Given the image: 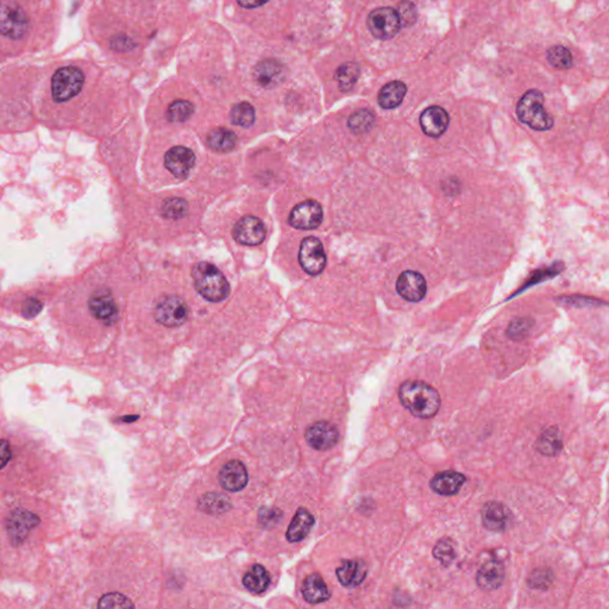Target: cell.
I'll return each mask as SVG.
<instances>
[{
	"instance_id": "31",
	"label": "cell",
	"mask_w": 609,
	"mask_h": 609,
	"mask_svg": "<svg viewBox=\"0 0 609 609\" xmlns=\"http://www.w3.org/2000/svg\"><path fill=\"white\" fill-rule=\"evenodd\" d=\"M375 125V116L367 109H362L351 114L347 121V126L356 135L368 133Z\"/></svg>"
},
{
	"instance_id": "26",
	"label": "cell",
	"mask_w": 609,
	"mask_h": 609,
	"mask_svg": "<svg viewBox=\"0 0 609 609\" xmlns=\"http://www.w3.org/2000/svg\"><path fill=\"white\" fill-rule=\"evenodd\" d=\"M198 508L204 513L219 515L231 510L233 503L226 495L221 493H207L199 499Z\"/></svg>"
},
{
	"instance_id": "39",
	"label": "cell",
	"mask_w": 609,
	"mask_h": 609,
	"mask_svg": "<svg viewBox=\"0 0 609 609\" xmlns=\"http://www.w3.org/2000/svg\"><path fill=\"white\" fill-rule=\"evenodd\" d=\"M433 557L436 560H441L445 567L453 563V560L456 557V550H455L453 541L451 539H448V538L438 541L433 548Z\"/></svg>"
},
{
	"instance_id": "28",
	"label": "cell",
	"mask_w": 609,
	"mask_h": 609,
	"mask_svg": "<svg viewBox=\"0 0 609 609\" xmlns=\"http://www.w3.org/2000/svg\"><path fill=\"white\" fill-rule=\"evenodd\" d=\"M271 584V575L266 567L255 564L243 577V586L254 594H261Z\"/></svg>"
},
{
	"instance_id": "18",
	"label": "cell",
	"mask_w": 609,
	"mask_h": 609,
	"mask_svg": "<svg viewBox=\"0 0 609 609\" xmlns=\"http://www.w3.org/2000/svg\"><path fill=\"white\" fill-rule=\"evenodd\" d=\"M285 69L282 63L268 59L259 62L254 70L256 82L263 88H274L285 80Z\"/></svg>"
},
{
	"instance_id": "6",
	"label": "cell",
	"mask_w": 609,
	"mask_h": 609,
	"mask_svg": "<svg viewBox=\"0 0 609 609\" xmlns=\"http://www.w3.org/2000/svg\"><path fill=\"white\" fill-rule=\"evenodd\" d=\"M367 24L374 37L379 39H389L399 32L401 27V17L399 12L394 8H376L370 13Z\"/></svg>"
},
{
	"instance_id": "13",
	"label": "cell",
	"mask_w": 609,
	"mask_h": 609,
	"mask_svg": "<svg viewBox=\"0 0 609 609\" xmlns=\"http://www.w3.org/2000/svg\"><path fill=\"white\" fill-rule=\"evenodd\" d=\"M88 309L95 319L107 325L113 324L118 316L117 304L109 290H99L92 294L88 300Z\"/></svg>"
},
{
	"instance_id": "22",
	"label": "cell",
	"mask_w": 609,
	"mask_h": 609,
	"mask_svg": "<svg viewBox=\"0 0 609 609\" xmlns=\"http://www.w3.org/2000/svg\"><path fill=\"white\" fill-rule=\"evenodd\" d=\"M465 484V476L461 472H439L431 480V489L443 495V496H453L461 491L462 486Z\"/></svg>"
},
{
	"instance_id": "30",
	"label": "cell",
	"mask_w": 609,
	"mask_h": 609,
	"mask_svg": "<svg viewBox=\"0 0 609 609\" xmlns=\"http://www.w3.org/2000/svg\"><path fill=\"white\" fill-rule=\"evenodd\" d=\"M563 263L557 262L555 263V264H552V266H548V268H544V269H539V271H534V273L531 275V278L525 282V285H522V288H519L518 292H515V293L510 297V300L512 297H517L519 294H522V292L529 290V288L533 287V285L556 278L557 275H560V273L563 271Z\"/></svg>"
},
{
	"instance_id": "12",
	"label": "cell",
	"mask_w": 609,
	"mask_h": 609,
	"mask_svg": "<svg viewBox=\"0 0 609 609\" xmlns=\"http://www.w3.org/2000/svg\"><path fill=\"white\" fill-rule=\"evenodd\" d=\"M266 230L263 221L254 216H247L238 221L233 228V238L243 245H259L266 238Z\"/></svg>"
},
{
	"instance_id": "38",
	"label": "cell",
	"mask_w": 609,
	"mask_h": 609,
	"mask_svg": "<svg viewBox=\"0 0 609 609\" xmlns=\"http://www.w3.org/2000/svg\"><path fill=\"white\" fill-rule=\"evenodd\" d=\"M560 304H565L569 307H576V309H583V307H598V306H605L607 302L605 301L596 299V297H584V295H563L557 299Z\"/></svg>"
},
{
	"instance_id": "24",
	"label": "cell",
	"mask_w": 609,
	"mask_h": 609,
	"mask_svg": "<svg viewBox=\"0 0 609 609\" xmlns=\"http://www.w3.org/2000/svg\"><path fill=\"white\" fill-rule=\"evenodd\" d=\"M301 593L304 600L312 605L323 603L331 598V593L319 574H312L306 577Z\"/></svg>"
},
{
	"instance_id": "20",
	"label": "cell",
	"mask_w": 609,
	"mask_h": 609,
	"mask_svg": "<svg viewBox=\"0 0 609 609\" xmlns=\"http://www.w3.org/2000/svg\"><path fill=\"white\" fill-rule=\"evenodd\" d=\"M338 581L345 588H356L366 579L368 567L362 560H344L336 571Z\"/></svg>"
},
{
	"instance_id": "29",
	"label": "cell",
	"mask_w": 609,
	"mask_h": 609,
	"mask_svg": "<svg viewBox=\"0 0 609 609\" xmlns=\"http://www.w3.org/2000/svg\"><path fill=\"white\" fill-rule=\"evenodd\" d=\"M207 142L209 147L216 152H228L236 147L237 136L230 130L216 128L209 133Z\"/></svg>"
},
{
	"instance_id": "33",
	"label": "cell",
	"mask_w": 609,
	"mask_h": 609,
	"mask_svg": "<svg viewBox=\"0 0 609 609\" xmlns=\"http://www.w3.org/2000/svg\"><path fill=\"white\" fill-rule=\"evenodd\" d=\"M230 118L235 125L249 128L255 122V109L247 102L237 104L231 110Z\"/></svg>"
},
{
	"instance_id": "10",
	"label": "cell",
	"mask_w": 609,
	"mask_h": 609,
	"mask_svg": "<svg viewBox=\"0 0 609 609\" xmlns=\"http://www.w3.org/2000/svg\"><path fill=\"white\" fill-rule=\"evenodd\" d=\"M323 221V209L316 200L297 204L290 214V224L300 230H314Z\"/></svg>"
},
{
	"instance_id": "5",
	"label": "cell",
	"mask_w": 609,
	"mask_h": 609,
	"mask_svg": "<svg viewBox=\"0 0 609 609\" xmlns=\"http://www.w3.org/2000/svg\"><path fill=\"white\" fill-rule=\"evenodd\" d=\"M188 306L183 297L178 295H168L156 304L154 316L157 323L167 328L181 326L188 319Z\"/></svg>"
},
{
	"instance_id": "25",
	"label": "cell",
	"mask_w": 609,
	"mask_h": 609,
	"mask_svg": "<svg viewBox=\"0 0 609 609\" xmlns=\"http://www.w3.org/2000/svg\"><path fill=\"white\" fill-rule=\"evenodd\" d=\"M536 448L544 456L553 457L560 455L563 449V438L558 427L550 426L543 431L538 438Z\"/></svg>"
},
{
	"instance_id": "19",
	"label": "cell",
	"mask_w": 609,
	"mask_h": 609,
	"mask_svg": "<svg viewBox=\"0 0 609 609\" xmlns=\"http://www.w3.org/2000/svg\"><path fill=\"white\" fill-rule=\"evenodd\" d=\"M424 133L431 137H439L449 126V114L443 107L431 106L424 111L420 117Z\"/></svg>"
},
{
	"instance_id": "41",
	"label": "cell",
	"mask_w": 609,
	"mask_h": 609,
	"mask_svg": "<svg viewBox=\"0 0 609 609\" xmlns=\"http://www.w3.org/2000/svg\"><path fill=\"white\" fill-rule=\"evenodd\" d=\"M552 572L548 569H536L531 572L529 577V586L534 589H548V586H551Z\"/></svg>"
},
{
	"instance_id": "36",
	"label": "cell",
	"mask_w": 609,
	"mask_h": 609,
	"mask_svg": "<svg viewBox=\"0 0 609 609\" xmlns=\"http://www.w3.org/2000/svg\"><path fill=\"white\" fill-rule=\"evenodd\" d=\"M98 609H135V605L125 595L109 593L100 598Z\"/></svg>"
},
{
	"instance_id": "16",
	"label": "cell",
	"mask_w": 609,
	"mask_h": 609,
	"mask_svg": "<svg viewBox=\"0 0 609 609\" xmlns=\"http://www.w3.org/2000/svg\"><path fill=\"white\" fill-rule=\"evenodd\" d=\"M218 479L225 491L236 493V491H243L244 488L247 487L249 475L245 465L242 462L233 460L223 465Z\"/></svg>"
},
{
	"instance_id": "44",
	"label": "cell",
	"mask_w": 609,
	"mask_h": 609,
	"mask_svg": "<svg viewBox=\"0 0 609 609\" xmlns=\"http://www.w3.org/2000/svg\"><path fill=\"white\" fill-rule=\"evenodd\" d=\"M0 451H1V468H5L12 457L11 448H10V444L6 441L1 442V449H0Z\"/></svg>"
},
{
	"instance_id": "11",
	"label": "cell",
	"mask_w": 609,
	"mask_h": 609,
	"mask_svg": "<svg viewBox=\"0 0 609 609\" xmlns=\"http://www.w3.org/2000/svg\"><path fill=\"white\" fill-rule=\"evenodd\" d=\"M306 442L318 451H326L338 443L339 432L333 424L328 422H316L307 427L304 433Z\"/></svg>"
},
{
	"instance_id": "32",
	"label": "cell",
	"mask_w": 609,
	"mask_h": 609,
	"mask_svg": "<svg viewBox=\"0 0 609 609\" xmlns=\"http://www.w3.org/2000/svg\"><path fill=\"white\" fill-rule=\"evenodd\" d=\"M359 75V67L354 62H347L340 66L336 72V80L338 81L340 91H350L357 82Z\"/></svg>"
},
{
	"instance_id": "3",
	"label": "cell",
	"mask_w": 609,
	"mask_h": 609,
	"mask_svg": "<svg viewBox=\"0 0 609 609\" xmlns=\"http://www.w3.org/2000/svg\"><path fill=\"white\" fill-rule=\"evenodd\" d=\"M544 95L538 90H529L517 105L519 121L536 131H548L553 126V118L544 106Z\"/></svg>"
},
{
	"instance_id": "34",
	"label": "cell",
	"mask_w": 609,
	"mask_h": 609,
	"mask_svg": "<svg viewBox=\"0 0 609 609\" xmlns=\"http://www.w3.org/2000/svg\"><path fill=\"white\" fill-rule=\"evenodd\" d=\"M533 325H534V320L532 318H526V316L514 318L507 328V336L512 340H517V342L524 340L532 331Z\"/></svg>"
},
{
	"instance_id": "17",
	"label": "cell",
	"mask_w": 609,
	"mask_h": 609,
	"mask_svg": "<svg viewBox=\"0 0 609 609\" xmlns=\"http://www.w3.org/2000/svg\"><path fill=\"white\" fill-rule=\"evenodd\" d=\"M484 526L491 532H503L510 526V512L503 503L491 501L481 510Z\"/></svg>"
},
{
	"instance_id": "23",
	"label": "cell",
	"mask_w": 609,
	"mask_h": 609,
	"mask_svg": "<svg viewBox=\"0 0 609 609\" xmlns=\"http://www.w3.org/2000/svg\"><path fill=\"white\" fill-rule=\"evenodd\" d=\"M313 525H314V518L312 514L309 513V510L301 507L297 510V513L294 515L293 520L290 522L285 537L290 543H299L304 541V538L309 536L311 532Z\"/></svg>"
},
{
	"instance_id": "7",
	"label": "cell",
	"mask_w": 609,
	"mask_h": 609,
	"mask_svg": "<svg viewBox=\"0 0 609 609\" xmlns=\"http://www.w3.org/2000/svg\"><path fill=\"white\" fill-rule=\"evenodd\" d=\"M39 522H41V519L38 518L37 515L32 512L23 510V508L13 510L6 520L8 539L16 546L23 544L24 541L29 536V533L35 527H37Z\"/></svg>"
},
{
	"instance_id": "43",
	"label": "cell",
	"mask_w": 609,
	"mask_h": 609,
	"mask_svg": "<svg viewBox=\"0 0 609 609\" xmlns=\"http://www.w3.org/2000/svg\"><path fill=\"white\" fill-rule=\"evenodd\" d=\"M43 304L38 299L30 297L24 301L23 307H22V314L27 319H31L34 316H37L38 313L41 312Z\"/></svg>"
},
{
	"instance_id": "37",
	"label": "cell",
	"mask_w": 609,
	"mask_h": 609,
	"mask_svg": "<svg viewBox=\"0 0 609 609\" xmlns=\"http://www.w3.org/2000/svg\"><path fill=\"white\" fill-rule=\"evenodd\" d=\"M195 112L193 105L187 100H176L168 109V119L173 123L186 122Z\"/></svg>"
},
{
	"instance_id": "35",
	"label": "cell",
	"mask_w": 609,
	"mask_h": 609,
	"mask_svg": "<svg viewBox=\"0 0 609 609\" xmlns=\"http://www.w3.org/2000/svg\"><path fill=\"white\" fill-rule=\"evenodd\" d=\"M548 61L556 69H569L572 66V54L565 47H552L548 50Z\"/></svg>"
},
{
	"instance_id": "9",
	"label": "cell",
	"mask_w": 609,
	"mask_h": 609,
	"mask_svg": "<svg viewBox=\"0 0 609 609\" xmlns=\"http://www.w3.org/2000/svg\"><path fill=\"white\" fill-rule=\"evenodd\" d=\"M0 30L11 39H19L27 34V18L22 8L15 3H3L0 8Z\"/></svg>"
},
{
	"instance_id": "14",
	"label": "cell",
	"mask_w": 609,
	"mask_h": 609,
	"mask_svg": "<svg viewBox=\"0 0 609 609\" xmlns=\"http://www.w3.org/2000/svg\"><path fill=\"white\" fill-rule=\"evenodd\" d=\"M426 281L417 271H404L396 281V290L400 297L410 302H419L426 295Z\"/></svg>"
},
{
	"instance_id": "21",
	"label": "cell",
	"mask_w": 609,
	"mask_h": 609,
	"mask_svg": "<svg viewBox=\"0 0 609 609\" xmlns=\"http://www.w3.org/2000/svg\"><path fill=\"white\" fill-rule=\"evenodd\" d=\"M505 579V567L500 560H488L480 567L476 575V582L481 589L496 590L503 586Z\"/></svg>"
},
{
	"instance_id": "8",
	"label": "cell",
	"mask_w": 609,
	"mask_h": 609,
	"mask_svg": "<svg viewBox=\"0 0 609 609\" xmlns=\"http://www.w3.org/2000/svg\"><path fill=\"white\" fill-rule=\"evenodd\" d=\"M299 262L307 274L312 276L321 274L326 266V254L323 243L316 237H306L301 242Z\"/></svg>"
},
{
	"instance_id": "42",
	"label": "cell",
	"mask_w": 609,
	"mask_h": 609,
	"mask_svg": "<svg viewBox=\"0 0 609 609\" xmlns=\"http://www.w3.org/2000/svg\"><path fill=\"white\" fill-rule=\"evenodd\" d=\"M282 518V512L275 508H262L259 510V522L264 529H271Z\"/></svg>"
},
{
	"instance_id": "40",
	"label": "cell",
	"mask_w": 609,
	"mask_h": 609,
	"mask_svg": "<svg viewBox=\"0 0 609 609\" xmlns=\"http://www.w3.org/2000/svg\"><path fill=\"white\" fill-rule=\"evenodd\" d=\"M187 212V202L183 199H168L161 209V214L168 219H179Z\"/></svg>"
},
{
	"instance_id": "2",
	"label": "cell",
	"mask_w": 609,
	"mask_h": 609,
	"mask_svg": "<svg viewBox=\"0 0 609 609\" xmlns=\"http://www.w3.org/2000/svg\"><path fill=\"white\" fill-rule=\"evenodd\" d=\"M195 290L206 300L221 302L230 294V285L217 266L209 262H199L192 269Z\"/></svg>"
},
{
	"instance_id": "1",
	"label": "cell",
	"mask_w": 609,
	"mask_h": 609,
	"mask_svg": "<svg viewBox=\"0 0 609 609\" xmlns=\"http://www.w3.org/2000/svg\"><path fill=\"white\" fill-rule=\"evenodd\" d=\"M399 398L402 406L417 418H432L442 404L439 393L422 381L404 382L400 386Z\"/></svg>"
},
{
	"instance_id": "27",
	"label": "cell",
	"mask_w": 609,
	"mask_h": 609,
	"mask_svg": "<svg viewBox=\"0 0 609 609\" xmlns=\"http://www.w3.org/2000/svg\"><path fill=\"white\" fill-rule=\"evenodd\" d=\"M407 87L401 81H392L386 85L379 93V104L381 107L390 110L399 106L402 103Z\"/></svg>"
},
{
	"instance_id": "45",
	"label": "cell",
	"mask_w": 609,
	"mask_h": 609,
	"mask_svg": "<svg viewBox=\"0 0 609 609\" xmlns=\"http://www.w3.org/2000/svg\"><path fill=\"white\" fill-rule=\"evenodd\" d=\"M238 4L240 6H243V8H257V6H261V5H264L266 3H244V1H238Z\"/></svg>"
},
{
	"instance_id": "15",
	"label": "cell",
	"mask_w": 609,
	"mask_h": 609,
	"mask_svg": "<svg viewBox=\"0 0 609 609\" xmlns=\"http://www.w3.org/2000/svg\"><path fill=\"white\" fill-rule=\"evenodd\" d=\"M195 162V152L186 147H174L166 154L164 166L178 179H185Z\"/></svg>"
},
{
	"instance_id": "4",
	"label": "cell",
	"mask_w": 609,
	"mask_h": 609,
	"mask_svg": "<svg viewBox=\"0 0 609 609\" xmlns=\"http://www.w3.org/2000/svg\"><path fill=\"white\" fill-rule=\"evenodd\" d=\"M84 73L80 68L68 66L62 67L54 74L51 79V93L57 103H63L80 93L84 86Z\"/></svg>"
}]
</instances>
